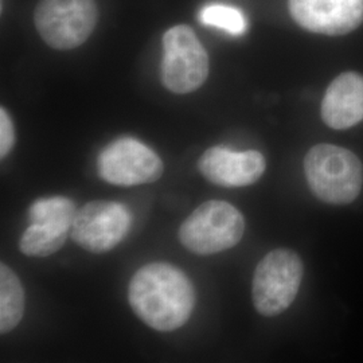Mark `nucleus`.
<instances>
[{"instance_id": "6e6552de", "label": "nucleus", "mask_w": 363, "mask_h": 363, "mask_svg": "<svg viewBox=\"0 0 363 363\" xmlns=\"http://www.w3.org/2000/svg\"><path fill=\"white\" fill-rule=\"evenodd\" d=\"M130 213L113 201H91L77 208L70 235L78 247L91 253L116 247L130 232Z\"/></svg>"}, {"instance_id": "2eb2a0df", "label": "nucleus", "mask_w": 363, "mask_h": 363, "mask_svg": "<svg viewBox=\"0 0 363 363\" xmlns=\"http://www.w3.org/2000/svg\"><path fill=\"white\" fill-rule=\"evenodd\" d=\"M199 18L203 25L218 27L234 35L242 34L247 28L244 13L225 4H211L205 7L199 13Z\"/></svg>"}, {"instance_id": "423d86ee", "label": "nucleus", "mask_w": 363, "mask_h": 363, "mask_svg": "<svg viewBox=\"0 0 363 363\" xmlns=\"http://www.w3.org/2000/svg\"><path fill=\"white\" fill-rule=\"evenodd\" d=\"M163 85L177 94L201 88L208 76V55L194 30L186 25L169 28L163 37Z\"/></svg>"}, {"instance_id": "9b49d317", "label": "nucleus", "mask_w": 363, "mask_h": 363, "mask_svg": "<svg viewBox=\"0 0 363 363\" xmlns=\"http://www.w3.org/2000/svg\"><path fill=\"white\" fill-rule=\"evenodd\" d=\"M322 118L333 130H347L363 120V76L347 72L327 88L322 101Z\"/></svg>"}, {"instance_id": "f03ea898", "label": "nucleus", "mask_w": 363, "mask_h": 363, "mask_svg": "<svg viewBox=\"0 0 363 363\" xmlns=\"http://www.w3.org/2000/svg\"><path fill=\"white\" fill-rule=\"evenodd\" d=\"M304 174L312 194L325 203L349 205L362 190L361 160L334 144L313 145L304 157Z\"/></svg>"}, {"instance_id": "20e7f679", "label": "nucleus", "mask_w": 363, "mask_h": 363, "mask_svg": "<svg viewBox=\"0 0 363 363\" xmlns=\"http://www.w3.org/2000/svg\"><path fill=\"white\" fill-rule=\"evenodd\" d=\"M304 265L296 252L274 249L261 259L253 274L252 298L255 308L264 316L286 311L298 296Z\"/></svg>"}, {"instance_id": "1a4fd4ad", "label": "nucleus", "mask_w": 363, "mask_h": 363, "mask_svg": "<svg viewBox=\"0 0 363 363\" xmlns=\"http://www.w3.org/2000/svg\"><path fill=\"white\" fill-rule=\"evenodd\" d=\"M298 26L325 35H343L362 23L363 0H288Z\"/></svg>"}, {"instance_id": "4468645a", "label": "nucleus", "mask_w": 363, "mask_h": 363, "mask_svg": "<svg viewBox=\"0 0 363 363\" xmlns=\"http://www.w3.org/2000/svg\"><path fill=\"white\" fill-rule=\"evenodd\" d=\"M77 213L76 205L65 196H52L37 199L28 208L30 223L35 222H65L73 225Z\"/></svg>"}, {"instance_id": "0eeeda50", "label": "nucleus", "mask_w": 363, "mask_h": 363, "mask_svg": "<svg viewBox=\"0 0 363 363\" xmlns=\"http://www.w3.org/2000/svg\"><path fill=\"white\" fill-rule=\"evenodd\" d=\"M97 167L103 181L125 187L154 183L164 171L155 151L133 138H120L108 144L99 155Z\"/></svg>"}, {"instance_id": "7ed1b4c3", "label": "nucleus", "mask_w": 363, "mask_h": 363, "mask_svg": "<svg viewBox=\"0 0 363 363\" xmlns=\"http://www.w3.org/2000/svg\"><path fill=\"white\" fill-rule=\"evenodd\" d=\"M245 233L242 213L225 201H208L183 220L182 245L194 255L210 256L235 247Z\"/></svg>"}, {"instance_id": "39448f33", "label": "nucleus", "mask_w": 363, "mask_h": 363, "mask_svg": "<svg viewBox=\"0 0 363 363\" xmlns=\"http://www.w3.org/2000/svg\"><path fill=\"white\" fill-rule=\"evenodd\" d=\"M94 0H40L34 22L40 38L57 50H70L89 38L97 23Z\"/></svg>"}, {"instance_id": "dca6fc26", "label": "nucleus", "mask_w": 363, "mask_h": 363, "mask_svg": "<svg viewBox=\"0 0 363 363\" xmlns=\"http://www.w3.org/2000/svg\"><path fill=\"white\" fill-rule=\"evenodd\" d=\"M15 144V128L9 112L0 109V157L4 159L13 150Z\"/></svg>"}, {"instance_id": "ddd939ff", "label": "nucleus", "mask_w": 363, "mask_h": 363, "mask_svg": "<svg viewBox=\"0 0 363 363\" xmlns=\"http://www.w3.org/2000/svg\"><path fill=\"white\" fill-rule=\"evenodd\" d=\"M25 289L19 277L0 264V333L7 334L21 323L25 313Z\"/></svg>"}, {"instance_id": "f8f14e48", "label": "nucleus", "mask_w": 363, "mask_h": 363, "mask_svg": "<svg viewBox=\"0 0 363 363\" xmlns=\"http://www.w3.org/2000/svg\"><path fill=\"white\" fill-rule=\"evenodd\" d=\"M72 225L65 222L31 223L19 240L21 252L28 257H48L65 245Z\"/></svg>"}, {"instance_id": "f257e3e1", "label": "nucleus", "mask_w": 363, "mask_h": 363, "mask_svg": "<svg viewBox=\"0 0 363 363\" xmlns=\"http://www.w3.org/2000/svg\"><path fill=\"white\" fill-rule=\"evenodd\" d=\"M128 301L145 325L160 333H171L190 319L195 307L194 286L179 268L151 262L132 276Z\"/></svg>"}, {"instance_id": "9d476101", "label": "nucleus", "mask_w": 363, "mask_h": 363, "mask_svg": "<svg viewBox=\"0 0 363 363\" xmlns=\"http://www.w3.org/2000/svg\"><path fill=\"white\" fill-rule=\"evenodd\" d=\"M198 169L208 182L222 187H245L259 181L267 162L259 151H233L211 147L198 160Z\"/></svg>"}]
</instances>
